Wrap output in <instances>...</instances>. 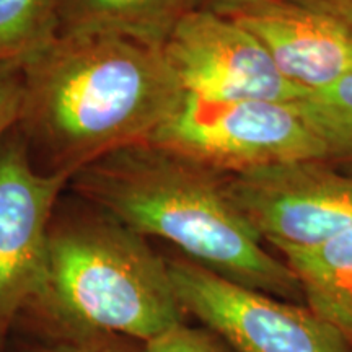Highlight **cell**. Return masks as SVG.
I'll list each match as a JSON object with an SVG mask.
<instances>
[{
  "mask_svg": "<svg viewBox=\"0 0 352 352\" xmlns=\"http://www.w3.org/2000/svg\"><path fill=\"white\" fill-rule=\"evenodd\" d=\"M294 104L323 142L328 162H352V74Z\"/></svg>",
  "mask_w": 352,
  "mask_h": 352,
  "instance_id": "cell-13",
  "label": "cell"
},
{
  "mask_svg": "<svg viewBox=\"0 0 352 352\" xmlns=\"http://www.w3.org/2000/svg\"><path fill=\"white\" fill-rule=\"evenodd\" d=\"M147 142L222 175L327 160L323 142L296 104L280 101H206L184 95Z\"/></svg>",
  "mask_w": 352,
  "mask_h": 352,
  "instance_id": "cell-4",
  "label": "cell"
},
{
  "mask_svg": "<svg viewBox=\"0 0 352 352\" xmlns=\"http://www.w3.org/2000/svg\"><path fill=\"white\" fill-rule=\"evenodd\" d=\"M57 34V0H0V63L28 59Z\"/></svg>",
  "mask_w": 352,
  "mask_h": 352,
  "instance_id": "cell-14",
  "label": "cell"
},
{
  "mask_svg": "<svg viewBox=\"0 0 352 352\" xmlns=\"http://www.w3.org/2000/svg\"><path fill=\"white\" fill-rule=\"evenodd\" d=\"M165 259L188 318L236 352H352V340L305 303L233 283L179 253Z\"/></svg>",
  "mask_w": 352,
  "mask_h": 352,
  "instance_id": "cell-5",
  "label": "cell"
},
{
  "mask_svg": "<svg viewBox=\"0 0 352 352\" xmlns=\"http://www.w3.org/2000/svg\"><path fill=\"white\" fill-rule=\"evenodd\" d=\"M23 103V60L0 63V142L15 129Z\"/></svg>",
  "mask_w": 352,
  "mask_h": 352,
  "instance_id": "cell-16",
  "label": "cell"
},
{
  "mask_svg": "<svg viewBox=\"0 0 352 352\" xmlns=\"http://www.w3.org/2000/svg\"><path fill=\"white\" fill-rule=\"evenodd\" d=\"M183 96L162 47L113 34H57L23 60L16 131L44 171L74 176L147 142Z\"/></svg>",
  "mask_w": 352,
  "mask_h": 352,
  "instance_id": "cell-1",
  "label": "cell"
},
{
  "mask_svg": "<svg viewBox=\"0 0 352 352\" xmlns=\"http://www.w3.org/2000/svg\"><path fill=\"white\" fill-rule=\"evenodd\" d=\"M197 0H57L59 34H113L162 47Z\"/></svg>",
  "mask_w": 352,
  "mask_h": 352,
  "instance_id": "cell-10",
  "label": "cell"
},
{
  "mask_svg": "<svg viewBox=\"0 0 352 352\" xmlns=\"http://www.w3.org/2000/svg\"><path fill=\"white\" fill-rule=\"evenodd\" d=\"M280 258L297 277L303 302L352 340V227L308 250Z\"/></svg>",
  "mask_w": 352,
  "mask_h": 352,
  "instance_id": "cell-11",
  "label": "cell"
},
{
  "mask_svg": "<svg viewBox=\"0 0 352 352\" xmlns=\"http://www.w3.org/2000/svg\"><path fill=\"white\" fill-rule=\"evenodd\" d=\"M327 160H297L239 175L226 184L263 241L279 253L308 250L352 227V176Z\"/></svg>",
  "mask_w": 352,
  "mask_h": 352,
  "instance_id": "cell-6",
  "label": "cell"
},
{
  "mask_svg": "<svg viewBox=\"0 0 352 352\" xmlns=\"http://www.w3.org/2000/svg\"><path fill=\"white\" fill-rule=\"evenodd\" d=\"M184 95L206 101L294 103L305 90L277 70L264 46L232 16L195 8L162 46Z\"/></svg>",
  "mask_w": 352,
  "mask_h": 352,
  "instance_id": "cell-8",
  "label": "cell"
},
{
  "mask_svg": "<svg viewBox=\"0 0 352 352\" xmlns=\"http://www.w3.org/2000/svg\"><path fill=\"white\" fill-rule=\"evenodd\" d=\"M333 16L352 32V0H292Z\"/></svg>",
  "mask_w": 352,
  "mask_h": 352,
  "instance_id": "cell-17",
  "label": "cell"
},
{
  "mask_svg": "<svg viewBox=\"0 0 352 352\" xmlns=\"http://www.w3.org/2000/svg\"><path fill=\"white\" fill-rule=\"evenodd\" d=\"M261 2V0H197V8H204L220 15L232 16L248 6Z\"/></svg>",
  "mask_w": 352,
  "mask_h": 352,
  "instance_id": "cell-18",
  "label": "cell"
},
{
  "mask_svg": "<svg viewBox=\"0 0 352 352\" xmlns=\"http://www.w3.org/2000/svg\"><path fill=\"white\" fill-rule=\"evenodd\" d=\"M148 352H236L212 329L184 321L147 341Z\"/></svg>",
  "mask_w": 352,
  "mask_h": 352,
  "instance_id": "cell-15",
  "label": "cell"
},
{
  "mask_svg": "<svg viewBox=\"0 0 352 352\" xmlns=\"http://www.w3.org/2000/svg\"><path fill=\"white\" fill-rule=\"evenodd\" d=\"M25 308L142 341L189 320L165 256L140 233L82 199L57 206L41 287Z\"/></svg>",
  "mask_w": 352,
  "mask_h": 352,
  "instance_id": "cell-3",
  "label": "cell"
},
{
  "mask_svg": "<svg viewBox=\"0 0 352 352\" xmlns=\"http://www.w3.org/2000/svg\"><path fill=\"white\" fill-rule=\"evenodd\" d=\"M70 186L145 239L165 240L233 283L305 303L297 277L267 252L228 195L222 173L144 142L87 165Z\"/></svg>",
  "mask_w": 352,
  "mask_h": 352,
  "instance_id": "cell-2",
  "label": "cell"
},
{
  "mask_svg": "<svg viewBox=\"0 0 352 352\" xmlns=\"http://www.w3.org/2000/svg\"><path fill=\"white\" fill-rule=\"evenodd\" d=\"M258 38L283 76L307 94L352 74V32L292 0H261L232 15Z\"/></svg>",
  "mask_w": 352,
  "mask_h": 352,
  "instance_id": "cell-9",
  "label": "cell"
},
{
  "mask_svg": "<svg viewBox=\"0 0 352 352\" xmlns=\"http://www.w3.org/2000/svg\"><path fill=\"white\" fill-rule=\"evenodd\" d=\"M6 352H148L147 341L60 321L23 308Z\"/></svg>",
  "mask_w": 352,
  "mask_h": 352,
  "instance_id": "cell-12",
  "label": "cell"
},
{
  "mask_svg": "<svg viewBox=\"0 0 352 352\" xmlns=\"http://www.w3.org/2000/svg\"><path fill=\"white\" fill-rule=\"evenodd\" d=\"M72 178L39 168L16 127L0 142V352L41 287L51 222Z\"/></svg>",
  "mask_w": 352,
  "mask_h": 352,
  "instance_id": "cell-7",
  "label": "cell"
}]
</instances>
